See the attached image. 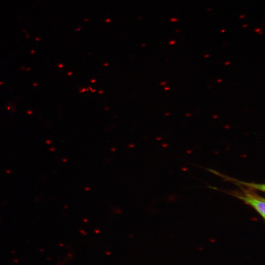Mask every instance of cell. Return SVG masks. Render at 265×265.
Instances as JSON below:
<instances>
[{
  "instance_id": "cell-1",
  "label": "cell",
  "mask_w": 265,
  "mask_h": 265,
  "mask_svg": "<svg viewBox=\"0 0 265 265\" xmlns=\"http://www.w3.org/2000/svg\"><path fill=\"white\" fill-rule=\"evenodd\" d=\"M243 193L233 192L232 195L252 207L263 218L265 215V199L254 192L242 189Z\"/></svg>"
},
{
  "instance_id": "cell-2",
  "label": "cell",
  "mask_w": 265,
  "mask_h": 265,
  "mask_svg": "<svg viewBox=\"0 0 265 265\" xmlns=\"http://www.w3.org/2000/svg\"><path fill=\"white\" fill-rule=\"evenodd\" d=\"M165 90H168L169 89V87H166L164 88Z\"/></svg>"
},
{
  "instance_id": "cell-3",
  "label": "cell",
  "mask_w": 265,
  "mask_h": 265,
  "mask_svg": "<svg viewBox=\"0 0 265 265\" xmlns=\"http://www.w3.org/2000/svg\"><path fill=\"white\" fill-rule=\"evenodd\" d=\"M230 64V62H226V63H225V65H227V64Z\"/></svg>"
},
{
  "instance_id": "cell-4",
  "label": "cell",
  "mask_w": 265,
  "mask_h": 265,
  "mask_svg": "<svg viewBox=\"0 0 265 265\" xmlns=\"http://www.w3.org/2000/svg\"><path fill=\"white\" fill-rule=\"evenodd\" d=\"M221 80H217V82H219V81H220Z\"/></svg>"
},
{
  "instance_id": "cell-5",
  "label": "cell",
  "mask_w": 265,
  "mask_h": 265,
  "mask_svg": "<svg viewBox=\"0 0 265 265\" xmlns=\"http://www.w3.org/2000/svg\"><path fill=\"white\" fill-rule=\"evenodd\" d=\"M217 116H213V117H217Z\"/></svg>"
},
{
  "instance_id": "cell-6",
  "label": "cell",
  "mask_w": 265,
  "mask_h": 265,
  "mask_svg": "<svg viewBox=\"0 0 265 265\" xmlns=\"http://www.w3.org/2000/svg\"><path fill=\"white\" fill-rule=\"evenodd\" d=\"M165 115H169V113H166Z\"/></svg>"
}]
</instances>
